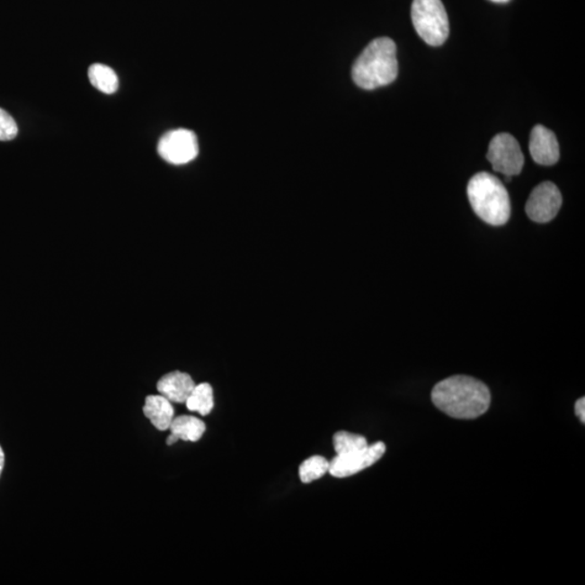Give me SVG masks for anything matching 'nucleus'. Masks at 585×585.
<instances>
[{"label": "nucleus", "mask_w": 585, "mask_h": 585, "mask_svg": "<svg viewBox=\"0 0 585 585\" xmlns=\"http://www.w3.org/2000/svg\"><path fill=\"white\" fill-rule=\"evenodd\" d=\"M487 159L493 171L505 177L519 175L523 171L525 157L519 141L510 134H499L490 142Z\"/></svg>", "instance_id": "nucleus-5"}, {"label": "nucleus", "mask_w": 585, "mask_h": 585, "mask_svg": "<svg viewBox=\"0 0 585 585\" xmlns=\"http://www.w3.org/2000/svg\"><path fill=\"white\" fill-rule=\"evenodd\" d=\"M490 2L495 3V4H506L510 2V0H490Z\"/></svg>", "instance_id": "nucleus-21"}, {"label": "nucleus", "mask_w": 585, "mask_h": 585, "mask_svg": "<svg viewBox=\"0 0 585 585\" xmlns=\"http://www.w3.org/2000/svg\"><path fill=\"white\" fill-rule=\"evenodd\" d=\"M157 151L162 159L173 165H183L199 155L197 135L189 129H176L162 137Z\"/></svg>", "instance_id": "nucleus-6"}, {"label": "nucleus", "mask_w": 585, "mask_h": 585, "mask_svg": "<svg viewBox=\"0 0 585 585\" xmlns=\"http://www.w3.org/2000/svg\"><path fill=\"white\" fill-rule=\"evenodd\" d=\"M177 441H178V439H176V437L172 435V434L167 437L166 442H167L168 446H172L173 444H176Z\"/></svg>", "instance_id": "nucleus-20"}, {"label": "nucleus", "mask_w": 585, "mask_h": 585, "mask_svg": "<svg viewBox=\"0 0 585 585\" xmlns=\"http://www.w3.org/2000/svg\"><path fill=\"white\" fill-rule=\"evenodd\" d=\"M468 199L479 218L492 226H503L510 217V199L502 182L483 172L467 184Z\"/></svg>", "instance_id": "nucleus-3"}, {"label": "nucleus", "mask_w": 585, "mask_h": 585, "mask_svg": "<svg viewBox=\"0 0 585 585\" xmlns=\"http://www.w3.org/2000/svg\"><path fill=\"white\" fill-rule=\"evenodd\" d=\"M170 430L178 440L197 442L202 439L207 425L195 416L181 415L173 418Z\"/></svg>", "instance_id": "nucleus-12"}, {"label": "nucleus", "mask_w": 585, "mask_h": 585, "mask_svg": "<svg viewBox=\"0 0 585 585\" xmlns=\"http://www.w3.org/2000/svg\"><path fill=\"white\" fill-rule=\"evenodd\" d=\"M574 411H576V414L579 418L580 421H582V423H585V399L584 398H580L577 400L576 405H574Z\"/></svg>", "instance_id": "nucleus-18"}, {"label": "nucleus", "mask_w": 585, "mask_h": 585, "mask_svg": "<svg viewBox=\"0 0 585 585\" xmlns=\"http://www.w3.org/2000/svg\"><path fill=\"white\" fill-rule=\"evenodd\" d=\"M187 408L192 412L203 416L208 415L214 409V392L208 383L195 385L186 402Z\"/></svg>", "instance_id": "nucleus-14"}, {"label": "nucleus", "mask_w": 585, "mask_h": 585, "mask_svg": "<svg viewBox=\"0 0 585 585\" xmlns=\"http://www.w3.org/2000/svg\"><path fill=\"white\" fill-rule=\"evenodd\" d=\"M385 452H386V446L384 442L378 441L371 446L368 445L365 449L336 456L330 462L329 473L336 478L356 475L381 460Z\"/></svg>", "instance_id": "nucleus-7"}, {"label": "nucleus", "mask_w": 585, "mask_h": 585, "mask_svg": "<svg viewBox=\"0 0 585 585\" xmlns=\"http://www.w3.org/2000/svg\"><path fill=\"white\" fill-rule=\"evenodd\" d=\"M4 467V452L3 450L2 446H0V476H2Z\"/></svg>", "instance_id": "nucleus-19"}, {"label": "nucleus", "mask_w": 585, "mask_h": 585, "mask_svg": "<svg viewBox=\"0 0 585 585\" xmlns=\"http://www.w3.org/2000/svg\"><path fill=\"white\" fill-rule=\"evenodd\" d=\"M562 204L560 189L551 182H542L531 192L526 203V214L535 223H549L556 217Z\"/></svg>", "instance_id": "nucleus-8"}, {"label": "nucleus", "mask_w": 585, "mask_h": 585, "mask_svg": "<svg viewBox=\"0 0 585 585\" xmlns=\"http://www.w3.org/2000/svg\"><path fill=\"white\" fill-rule=\"evenodd\" d=\"M144 413L146 418L150 420L152 425L162 431L170 430L172 421L175 418V411H173L172 403L162 394L146 397Z\"/></svg>", "instance_id": "nucleus-11"}, {"label": "nucleus", "mask_w": 585, "mask_h": 585, "mask_svg": "<svg viewBox=\"0 0 585 585\" xmlns=\"http://www.w3.org/2000/svg\"><path fill=\"white\" fill-rule=\"evenodd\" d=\"M529 151L536 164L552 166L560 160V145L553 131L542 125L531 130Z\"/></svg>", "instance_id": "nucleus-9"}, {"label": "nucleus", "mask_w": 585, "mask_h": 585, "mask_svg": "<svg viewBox=\"0 0 585 585\" xmlns=\"http://www.w3.org/2000/svg\"><path fill=\"white\" fill-rule=\"evenodd\" d=\"M411 18L416 33L427 45H444L449 37V18L441 0H413Z\"/></svg>", "instance_id": "nucleus-4"}, {"label": "nucleus", "mask_w": 585, "mask_h": 585, "mask_svg": "<svg viewBox=\"0 0 585 585\" xmlns=\"http://www.w3.org/2000/svg\"><path fill=\"white\" fill-rule=\"evenodd\" d=\"M18 135V125L13 116L0 109V141L13 140Z\"/></svg>", "instance_id": "nucleus-17"}, {"label": "nucleus", "mask_w": 585, "mask_h": 585, "mask_svg": "<svg viewBox=\"0 0 585 585\" xmlns=\"http://www.w3.org/2000/svg\"><path fill=\"white\" fill-rule=\"evenodd\" d=\"M88 77L92 85L103 93L112 94L118 92V74L108 66L100 65V63L91 66L88 70Z\"/></svg>", "instance_id": "nucleus-13"}, {"label": "nucleus", "mask_w": 585, "mask_h": 585, "mask_svg": "<svg viewBox=\"0 0 585 585\" xmlns=\"http://www.w3.org/2000/svg\"><path fill=\"white\" fill-rule=\"evenodd\" d=\"M194 387L192 377L187 373L179 371L166 374L157 383L160 394L175 403H186Z\"/></svg>", "instance_id": "nucleus-10"}, {"label": "nucleus", "mask_w": 585, "mask_h": 585, "mask_svg": "<svg viewBox=\"0 0 585 585\" xmlns=\"http://www.w3.org/2000/svg\"><path fill=\"white\" fill-rule=\"evenodd\" d=\"M433 403L442 412L458 420H474L486 413L492 394L479 379L456 376L442 379L431 392Z\"/></svg>", "instance_id": "nucleus-1"}, {"label": "nucleus", "mask_w": 585, "mask_h": 585, "mask_svg": "<svg viewBox=\"0 0 585 585\" xmlns=\"http://www.w3.org/2000/svg\"><path fill=\"white\" fill-rule=\"evenodd\" d=\"M329 470L330 462L325 457L311 456L299 466V478L304 483H310L324 477Z\"/></svg>", "instance_id": "nucleus-15"}, {"label": "nucleus", "mask_w": 585, "mask_h": 585, "mask_svg": "<svg viewBox=\"0 0 585 585\" xmlns=\"http://www.w3.org/2000/svg\"><path fill=\"white\" fill-rule=\"evenodd\" d=\"M333 445L336 456L347 455V453L365 449L368 446L365 437L348 431H339L333 437Z\"/></svg>", "instance_id": "nucleus-16"}, {"label": "nucleus", "mask_w": 585, "mask_h": 585, "mask_svg": "<svg viewBox=\"0 0 585 585\" xmlns=\"http://www.w3.org/2000/svg\"><path fill=\"white\" fill-rule=\"evenodd\" d=\"M397 76V46L388 37L372 40L352 66V80L366 91L387 86Z\"/></svg>", "instance_id": "nucleus-2"}]
</instances>
